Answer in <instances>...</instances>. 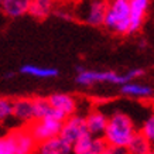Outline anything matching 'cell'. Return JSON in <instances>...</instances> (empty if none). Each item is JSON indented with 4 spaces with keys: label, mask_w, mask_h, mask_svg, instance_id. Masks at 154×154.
<instances>
[{
    "label": "cell",
    "mask_w": 154,
    "mask_h": 154,
    "mask_svg": "<svg viewBox=\"0 0 154 154\" xmlns=\"http://www.w3.org/2000/svg\"><path fill=\"white\" fill-rule=\"evenodd\" d=\"M134 133V123L129 117V115L123 112H115L110 117H107L106 127L103 131V139L107 141V144L126 147Z\"/></svg>",
    "instance_id": "6da1fadb"
},
{
    "label": "cell",
    "mask_w": 154,
    "mask_h": 154,
    "mask_svg": "<svg viewBox=\"0 0 154 154\" xmlns=\"http://www.w3.org/2000/svg\"><path fill=\"white\" fill-rule=\"evenodd\" d=\"M103 26L116 34H129L130 26V6L129 0H113L107 5Z\"/></svg>",
    "instance_id": "7a4b0ae2"
},
{
    "label": "cell",
    "mask_w": 154,
    "mask_h": 154,
    "mask_svg": "<svg viewBox=\"0 0 154 154\" xmlns=\"http://www.w3.org/2000/svg\"><path fill=\"white\" fill-rule=\"evenodd\" d=\"M106 10V0H81L75 9V16L76 19H79L81 21L89 26L99 27V26H103Z\"/></svg>",
    "instance_id": "3957f363"
},
{
    "label": "cell",
    "mask_w": 154,
    "mask_h": 154,
    "mask_svg": "<svg viewBox=\"0 0 154 154\" xmlns=\"http://www.w3.org/2000/svg\"><path fill=\"white\" fill-rule=\"evenodd\" d=\"M62 122L60 119H55V117H42V119H35L31 123H28V131L31 133L33 139L37 143L40 141H44L47 139H51V137H55V136H60L61 127H62Z\"/></svg>",
    "instance_id": "277c9868"
},
{
    "label": "cell",
    "mask_w": 154,
    "mask_h": 154,
    "mask_svg": "<svg viewBox=\"0 0 154 154\" xmlns=\"http://www.w3.org/2000/svg\"><path fill=\"white\" fill-rule=\"evenodd\" d=\"M126 75H119L112 71H105V72H99V71H88L84 69L82 66L78 68V76H76V82L84 86H91L94 84H100V82H107V84H116L123 85L127 82Z\"/></svg>",
    "instance_id": "5b68a950"
},
{
    "label": "cell",
    "mask_w": 154,
    "mask_h": 154,
    "mask_svg": "<svg viewBox=\"0 0 154 154\" xmlns=\"http://www.w3.org/2000/svg\"><path fill=\"white\" fill-rule=\"evenodd\" d=\"M86 131V125H85V117L79 115H71L62 122V127H61L60 136L66 140L68 143H74L81 134H84Z\"/></svg>",
    "instance_id": "8992f818"
},
{
    "label": "cell",
    "mask_w": 154,
    "mask_h": 154,
    "mask_svg": "<svg viewBox=\"0 0 154 154\" xmlns=\"http://www.w3.org/2000/svg\"><path fill=\"white\" fill-rule=\"evenodd\" d=\"M72 144L64 140L61 136H55L35 144L34 154H71Z\"/></svg>",
    "instance_id": "52a82bcc"
},
{
    "label": "cell",
    "mask_w": 154,
    "mask_h": 154,
    "mask_svg": "<svg viewBox=\"0 0 154 154\" xmlns=\"http://www.w3.org/2000/svg\"><path fill=\"white\" fill-rule=\"evenodd\" d=\"M13 139L16 154H34V149L37 141L33 139L28 129H17L9 133Z\"/></svg>",
    "instance_id": "ba28073f"
},
{
    "label": "cell",
    "mask_w": 154,
    "mask_h": 154,
    "mask_svg": "<svg viewBox=\"0 0 154 154\" xmlns=\"http://www.w3.org/2000/svg\"><path fill=\"white\" fill-rule=\"evenodd\" d=\"M150 0H129L130 6V26H129V34L139 31L143 26L146 13L149 9Z\"/></svg>",
    "instance_id": "9c48e42d"
},
{
    "label": "cell",
    "mask_w": 154,
    "mask_h": 154,
    "mask_svg": "<svg viewBox=\"0 0 154 154\" xmlns=\"http://www.w3.org/2000/svg\"><path fill=\"white\" fill-rule=\"evenodd\" d=\"M13 119L24 125H28L34 120L33 98L13 99Z\"/></svg>",
    "instance_id": "30bf717a"
},
{
    "label": "cell",
    "mask_w": 154,
    "mask_h": 154,
    "mask_svg": "<svg viewBox=\"0 0 154 154\" xmlns=\"http://www.w3.org/2000/svg\"><path fill=\"white\" fill-rule=\"evenodd\" d=\"M48 99V102L55 110L61 112L65 117L71 116L76 112L78 107V100L68 94H52Z\"/></svg>",
    "instance_id": "8fae6325"
},
{
    "label": "cell",
    "mask_w": 154,
    "mask_h": 154,
    "mask_svg": "<svg viewBox=\"0 0 154 154\" xmlns=\"http://www.w3.org/2000/svg\"><path fill=\"white\" fill-rule=\"evenodd\" d=\"M106 123H107V116L99 109L91 110L88 113V116L85 117L86 131L92 136H103Z\"/></svg>",
    "instance_id": "7c38bea8"
},
{
    "label": "cell",
    "mask_w": 154,
    "mask_h": 154,
    "mask_svg": "<svg viewBox=\"0 0 154 154\" xmlns=\"http://www.w3.org/2000/svg\"><path fill=\"white\" fill-rule=\"evenodd\" d=\"M31 0H0V7L9 17H20L28 13Z\"/></svg>",
    "instance_id": "4fadbf2b"
},
{
    "label": "cell",
    "mask_w": 154,
    "mask_h": 154,
    "mask_svg": "<svg viewBox=\"0 0 154 154\" xmlns=\"http://www.w3.org/2000/svg\"><path fill=\"white\" fill-rule=\"evenodd\" d=\"M126 149L129 154H146L149 150L153 149V144L150 143V140H147V137L141 131L139 133L136 131L126 144Z\"/></svg>",
    "instance_id": "5bb4252c"
},
{
    "label": "cell",
    "mask_w": 154,
    "mask_h": 154,
    "mask_svg": "<svg viewBox=\"0 0 154 154\" xmlns=\"http://www.w3.org/2000/svg\"><path fill=\"white\" fill-rule=\"evenodd\" d=\"M20 72L24 75L41 78V79H48V78H55L58 76V69L50 68V66H38V65H23L20 68Z\"/></svg>",
    "instance_id": "9a60e30c"
},
{
    "label": "cell",
    "mask_w": 154,
    "mask_h": 154,
    "mask_svg": "<svg viewBox=\"0 0 154 154\" xmlns=\"http://www.w3.org/2000/svg\"><path fill=\"white\" fill-rule=\"evenodd\" d=\"M122 94L131 98H149L153 95V89L147 85L136 84V82H125L122 85Z\"/></svg>",
    "instance_id": "2e32d148"
},
{
    "label": "cell",
    "mask_w": 154,
    "mask_h": 154,
    "mask_svg": "<svg viewBox=\"0 0 154 154\" xmlns=\"http://www.w3.org/2000/svg\"><path fill=\"white\" fill-rule=\"evenodd\" d=\"M52 9V0H31L28 13L35 19H45Z\"/></svg>",
    "instance_id": "e0dca14e"
},
{
    "label": "cell",
    "mask_w": 154,
    "mask_h": 154,
    "mask_svg": "<svg viewBox=\"0 0 154 154\" xmlns=\"http://www.w3.org/2000/svg\"><path fill=\"white\" fill-rule=\"evenodd\" d=\"M92 137L88 131L81 134L76 140L72 143V153L74 154H91V144H92Z\"/></svg>",
    "instance_id": "ac0fdd59"
},
{
    "label": "cell",
    "mask_w": 154,
    "mask_h": 154,
    "mask_svg": "<svg viewBox=\"0 0 154 154\" xmlns=\"http://www.w3.org/2000/svg\"><path fill=\"white\" fill-rule=\"evenodd\" d=\"M13 117V99L0 96V123H6Z\"/></svg>",
    "instance_id": "d6986e66"
},
{
    "label": "cell",
    "mask_w": 154,
    "mask_h": 154,
    "mask_svg": "<svg viewBox=\"0 0 154 154\" xmlns=\"http://www.w3.org/2000/svg\"><path fill=\"white\" fill-rule=\"evenodd\" d=\"M107 147V141L103 139V136H94L92 144H91V154H103Z\"/></svg>",
    "instance_id": "ffe728a7"
},
{
    "label": "cell",
    "mask_w": 154,
    "mask_h": 154,
    "mask_svg": "<svg viewBox=\"0 0 154 154\" xmlns=\"http://www.w3.org/2000/svg\"><path fill=\"white\" fill-rule=\"evenodd\" d=\"M141 133L147 137V140H150L151 144H154V113L144 122L141 127Z\"/></svg>",
    "instance_id": "44dd1931"
},
{
    "label": "cell",
    "mask_w": 154,
    "mask_h": 154,
    "mask_svg": "<svg viewBox=\"0 0 154 154\" xmlns=\"http://www.w3.org/2000/svg\"><path fill=\"white\" fill-rule=\"evenodd\" d=\"M0 154H16L13 139L10 134L0 137Z\"/></svg>",
    "instance_id": "7402d4cb"
},
{
    "label": "cell",
    "mask_w": 154,
    "mask_h": 154,
    "mask_svg": "<svg viewBox=\"0 0 154 154\" xmlns=\"http://www.w3.org/2000/svg\"><path fill=\"white\" fill-rule=\"evenodd\" d=\"M103 154H129L127 149L123 146H113V144H107L106 150Z\"/></svg>",
    "instance_id": "603a6c76"
},
{
    "label": "cell",
    "mask_w": 154,
    "mask_h": 154,
    "mask_svg": "<svg viewBox=\"0 0 154 154\" xmlns=\"http://www.w3.org/2000/svg\"><path fill=\"white\" fill-rule=\"evenodd\" d=\"M144 75V71L141 69V68H136V69H130L129 72L126 74V78L129 81L130 79H136V78H140Z\"/></svg>",
    "instance_id": "cb8c5ba5"
},
{
    "label": "cell",
    "mask_w": 154,
    "mask_h": 154,
    "mask_svg": "<svg viewBox=\"0 0 154 154\" xmlns=\"http://www.w3.org/2000/svg\"><path fill=\"white\" fill-rule=\"evenodd\" d=\"M13 76H14L13 72H7V74L5 75V78H13Z\"/></svg>",
    "instance_id": "d4e9b609"
},
{
    "label": "cell",
    "mask_w": 154,
    "mask_h": 154,
    "mask_svg": "<svg viewBox=\"0 0 154 154\" xmlns=\"http://www.w3.org/2000/svg\"><path fill=\"white\" fill-rule=\"evenodd\" d=\"M146 154H154V149H151V150H149Z\"/></svg>",
    "instance_id": "484cf974"
}]
</instances>
